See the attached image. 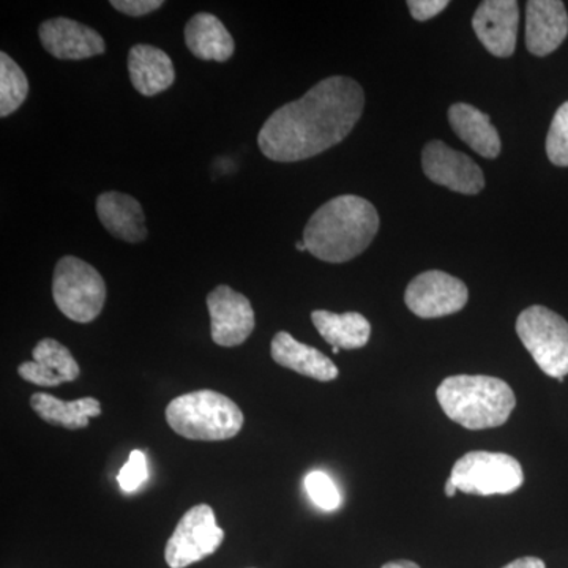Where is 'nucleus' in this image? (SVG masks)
<instances>
[{
    "mask_svg": "<svg viewBox=\"0 0 568 568\" xmlns=\"http://www.w3.org/2000/svg\"><path fill=\"white\" fill-rule=\"evenodd\" d=\"M305 488L313 503L323 510L334 511L342 504L338 488L327 474L315 470L305 478Z\"/></svg>",
    "mask_w": 568,
    "mask_h": 568,
    "instance_id": "obj_25",
    "label": "nucleus"
},
{
    "mask_svg": "<svg viewBox=\"0 0 568 568\" xmlns=\"http://www.w3.org/2000/svg\"><path fill=\"white\" fill-rule=\"evenodd\" d=\"M33 361L18 366V375L33 386L59 387L81 375L80 365L62 343L44 338L32 351Z\"/></svg>",
    "mask_w": 568,
    "mask_h": 568,
    "instance_id": "obj_14",
    "label": "nucleus"
},
{
    "mask_svg": "<svg viewBox=\"0 0 568 568\" xmlns=\"http://www.w3.org/2000/svg\"><path fill=\"white\" fill-rule=\"evenodd\" d=\"M312 321L325 342L338 349H361L372 336V325L361 313L336 315L325 310H316L312 313Z\"/></svg>",
    "mask_w": 568,
    "mask_h": 568,
    "instance_id": "obj_22",
    "label": "nucleus"
},
{
    "mask_svg": "<svg viewBox=\"0 0 568 568\" xmlns=\"http://www.w3.org/2000/svg\"><path fill=\"white\" fill-rule=\"evenodd\" d=\"M448 122L459 140L485 159H496L500 153V138L485 112L466 103H457L448 110Z\"/></svg>",
    "mask_w": 568,
    "mask_h": 568,
    "instance_id": "obj_20",
    "label": "nucleus"
},
{
    "mask_svg": "<svg viewBox=\"0 0 568 568\" xmlns=\"http://www.w3.org/2000/svg\"><path fill=\"white\" fill-rule=\"evenodd\" d=\"M383 568H420L410 560H394V562L384 564Z\"/></svg>",
    "mask_w": 568,
    "mask_h": 568,
    "instance_id": "obj_30",
    "label": "nucleus"
},
{
    "mask_svg": "<svg viewBox=\"0 0 568 568\" xmlns=\"http://www.w3.org/2000/svg\"><path fill=\"white\" fill-rule=\"evenodd\" d=\"M52 297L69 320L89 324L102 313L106 283L91 264L77 256H63L52 276Z\"/></svg>",
    "mask_w": 568,
    "mask_h": 568,
    "instance_id": "obj_5",
    "label": "nucleus"
},
{
    "mask_svg": "<svg viewBox=\"0 0 568 568\" xmlns=\"http://www.w3.org/2000/svg\"><path fill=\"white\" fill-rule=\"evenodd\" d=\"M469 298L466 284L457 276L440 271H428L417 275L407 284L405 302L407 308L424 320H435L462 312Z\"/></svg>",
    "mask_w": 568,
    "mask_h": 568,
    "instance_id": "obj_9",
    "label": "nucleus"
},
{
    "mask_svg": "<svg viewBox=\"0 0 568 568\" xmlns=\"http://www.w3.org/2000/svg\"><path fill=\"white\" fill-rule=\"evenodd\" d=\"M271 355L276 364L293 369L298 375L328 383L338 377V368L327 355L316 347L297 342L287 332H278L272 339Z\"/></svg>",
    "mask_w": 568,
    "mask_h": 568,
    "instance_id": "obj_16",
    "label": "nucleus"
},
{
    "mask_svg": "<svg viewBox=\"0 0 568 568\" xmlns=\"http://www.w3.org/2000/svg\"><path fill=\"white\" fill-rule=\"evenodd\" d=\"M503 568H547L545 567V562L541 559L532 558V556H528V558H519L514 560V562L507 564L506 567Z\"/></svg>",
    "mask_w": 568,
    "mask_h": 568,
    "instance_id": "obj_29",
    "label": "nucleus"
},
{
    "mask_svg": "<svg viewBox=\"0 0 568 568\" xmlns=\"http://www.w3.org/2000/svg\"><path fill=\"white\" fill-rule=\"evenodd\" d=\"M517 0H485L473 18V28L485 50L495 58H510L517 48Z\"/></svg>",
    "mask_w": 568,
    "mask_h": 568,
    "instance_id": "obj_12",
    "label": "nucleus"
},
{
    "mask_svg": "<svg viewBox=\"0 0 568 568\" xmlns=\"http://www.w3.org/2000/svg\"><path fill=\"white\" fill-rule=\"evenodd\" d=\"M414 20L428 21L448 7L447 0H409L407 2Z\"/></svg>",
    "mask_w": 568,
    "mask_h": 568,
    "instance_id": "obj_28",
    "label": "nucleus"
},
{
    "mask_svg": "<svg viewBox=\"0 0 568 568\" xmlns=\"http://www.w3.org/2000/svg\"><path fill=\"white\" fill-rule=\"evenodd\" d=\"M97 215L114 237L138 244L148 237L145 216L141 204L125 193H102L97 200Z\"/></svg>",
    "mask_w": 568,
    "mask_h": 568,
    "instance_id": "obj_17",
    "label": "nucleus"
},
{
    "mask_svg": "<svg viewBox=\"0 0 568 568\" xmlns=\"http://www.w3.org/2000/svg\"><path fill=\"white\" fill-rule=\"evenodd\" d=\"M111 6L129 17L140 18L164 6L163 0H111Z\"/></svg>",
    "mask_w": 568,
    "mask_h": 568,
    "instance_id": "obj_27",
    "label": "nucleus"
},
{
    "mask_svg": "<svg viewBox=\"0 0 568 568\" xmlns=\"http://www.w3.org/2000/svg\"><path fill=\"white\" fill-rule=\"evenodd\" d=\"M458 488L457 485L454 484V480H452L450 477H448L447 484H446V495L448 497H454L457 495Z\"/></svg>",
    "mask_w": 568,
    "mask_h": 568,
    "instance_id": "obj_31",
    "label": "nucleus"
},
{
    "mask_svg": "<svg viewBox=\"0 0 568 568\" xmlns=\"http://www.w3.org/2000/svg\"><path fill=\"white\" fill-rule=\"evenodd\" d=\"M379 231L375 205L355 194L327 201L304 231L306 252L324 263L342 264L365 252Z\"/></svg>",
    "mask_w": 568,
    "mask_h": 568,
    "instance_id": "obj_2",
    "label": "nucleus"
},
{
    "mask_svg": "<svg viewBox=\"0 0 568 568\" xmlns=\"http://www.w3.org/2000/svg\"><path fill=\"white\" fill-rule=\"evenodd\" d=\"M166 422L185 439L213 443L237 436L245 417L233 399L204 388L174 398L166 407Z\"/></svg>",
    "mask_w": 568,
    "mask_h": 568,
    "instance_id": "obj_4",
    "label": "nucleus"
},
{
    "mask_svg": "<svg viewBox=\"0 0 568 568\" xmlns=\"http://www.w3.org/2000/svg\"><path fill=\"white\" fill-rule=\"evenodd\" d=\"M29 81L9 54H0V115L13 114L28 99Z\"/></svg>",
    "mask_w": 568,
    "mask_h": 568,
    "instance_id": "obj_23",
    "label": "nucleus"
},
{
    "mask_svg": "<svg viewBox=\"0 0 568 568\" xmlns=\"http://www.w3.org/2000/svg\"><path fill=\"white\" fill-rule=\"evenodd\" d=\"M39 33L44 50L61 61H82L106 51V43L99 32L70 18L41 22Z\"/></svg>",
    "mask_w": 568,
    "mask_h": 568,
    "instance_id": "obj_13",
    "label": "nucleus"
},
{
    "mask_svg": "<svg viewBox=\"0 0 568 568\" xmlns=\"http://www.w3.org/2000/svg\"><path fill=\"white\" fill-rule=\"evenodd\" d=\"M185 43L201 61L226 62L233 58L235 51L230 31L211 13L194 14L186 22Z\"/></svg>",
    "mask_w": 568,
    "mask_h": 568,
    "instance_id": "obj_19",
    "label": "nucleus"
},
{
    "mask_svg": "<svg viewBox=\"0 0 568 568\" xmlns=\"http://www.w3.org/2000/svg\"><path fill=\"white\" fill-rule=\"evenodd\" d=\"M224 540V530L216 525L215 511L200 504L186 511L168 540L164 559L171 568H186L212 556Z\"/></svg>",
    "mask_w": 568,
    "mask_h": 568,
    "instance_id": "obj_8",
    "label": "nucleus"
},
{
    "mask_svg": "<svg viewBox=\"0 0 568 568\" xmlns=\"http://www.w3.org/2000/svg\"><path fill=\"white\" fill-rule=\"evenodd\" d=\"M446 416L467 429H488L506 424L517 396L506 381L491 376H450L436 390Z\"/></svg>",
    "mask_w": 568,
    "mask_h": 568,
    "instance_id": "obj_3",
    "label": "nucleus"
},
{
    "mask_svg": "<svg viewBox=\"0 0 568 568\" xmlns=\"http://www.w3.org/2000/svg\"><path fill=\"white\" fill-rule=\"evenodd\" d=\"M568 36V14L560 0H530L526 7V47L538 58L558 50Z\"/></svg>",
    "mask_w": 568,
    "mask_h": 568,
    "instance_id": "obj_15",
    "label": "nucleus"
},
{
    "mask_svg": "<svg viewBox=\"0 0 568 568\" xmlns=\"http://www.w3.org/2000/svg\"><path fill=\"white\" fill-rule=\"evenodd\" d=\"M549 162L556 166H568V102L556 111L547 138Z\"/></svg>",
    "mask_w": 568,
    "mask_h": 568,
    "instance_id": "obj_24",
    "label": "nucleus"
},
{
    "mask_svg": "<svg viewBox=\"0 0 568 568\" xmlns=\"http://www.w3.org/2000/svg\"><path fill=\"white\" fill-rule=\"evenodd\" d=\"M422 166L429 181L452 192L477 194L484 190L485 175L465 153L454 151L443 141H429L422 152Z\"/></svg>",
    "mask_w": 568,
    "mask_h": 568,
    "instance_id": "obj_11",
    "label": "nucleus"
},
{
    "mask_svg": "<svg viewBox=\"0 0 568 568\" xmlns=\"http://www.w3.org/2000/svg\"><path fill=\"white\" fill-rule=\"evenodd\" d=\"M129 73L133 88L144 97L168 91L175 80L170 55L152 44H136L130 50Z\"/></svg>",
    "mask_w": 568,
    "mask_h": 568,
    "instance_id": "obj_18",
    "label": "nucleus"
},
{
    "mask_svg": "<svg viewBox=\"0 0 568 568\" xmlns=\"http://www.w3.org/2000/svg\"><path fill=\"white\" fill-rule=\"evenodd\" d=\"M295 248H297L298 252H306V245L304 244V241L298 242V244H295Z\"/></svg>",
    "mask_w": 568,
    "mask_h": 568,
    "instance_id": "obj_32",
    "label": "nucleus"
},
{
    "mask_svg": "<svg viewBox=\"0 0 568 568\" xmlns=\"http://www.w3.org/2000/svg\"><path fill=\"white\" fill-rule=\"evenodd\" d=\"M517 334L545 375L566 379L568 323L562 316L547 306H529L518 316Z\"/></svg>",
    "mask_w": 568,
    "mask_h": 568,
    "instance_id": "obj_6",
    "label": "nucleus"
},
{
    "mask_svg": "<svg viewBox=\"0 0 568 568\" xmlns=\"http://www.w3.org/2000/svg\"><path fill=\"white\" fill-rule=\"evenodd\" d=\"M450 478L458 491L474 496L511 495L525 484L518 459L495 452H469L455 463Z\"/></svg>",
    "mask_w": 568,
    "mask_h": 568,
    "instance_id": "obj_7",
    "label": "nucleus"
},
{
    "mask_svg": "<svg viewBox=\"0 0 568 568\" xmlns=\"http://www.w3.org/2000/svg\"><path fill=\"white\" fill-rule=\"evenodd\" d=\"M148 458L141 450H133L130 454L129 462L123 465L119 473L118 481L123 491L133 493L148 480Z\"/></svg>",
    "mask_w": 568,
    "mask_h": 568,
    "instance_id": "obj_26",
    "label": "nucleus"
},
{
    "mask_svg": "<svg viewBox=\"0 0 568 568\" xmlns=\"http://www.w3.org/2000/svg\"><path fill=\"white\" fill-rule=\"evenodd\" d=\"M364 89L346 77H332L278 108L257 134L272 162L294 163L320 155L353 132L364 112Z\"/></svg>",
    "mask_w": 568,
    "mask_h": 568,
    "instance_id": "obj_1",
    "label": "nucleus"
},
{
    "mask_svg": "<svg viewBox=\"0 0 568 568\" xmlns=\"http://www.w3.org/2000/svg\"><path fill=\"white\" fill-rule=\"evenodd\" d=\"M211 334L215 345L223 347L241 346L253 334V306L244 294L226 284H220L207 295Z\"/></svg>",
    "mask_w": 568,
    "mask_h": 568,
    "instance_id": "obj_10",
    "label": "nucleus"
},
{
    "mask_svg": "<svg viewBox=\"0 0 568 568\" xmlns=\"http://www.w3.org/2000/svg\"><path fill=\"white\" fill-rule=\"evenodd\" d=\"M31 407L41 420L67 429L88 428L89 418L102 416V405L92 396L63 402L44 392H37L31 396Z\"/></svg>",
    "mask_w": 568,
    "mask_h": 568,
    "instance_id": "obj_21",
    "label": "nucleus"
}]
</instances>
